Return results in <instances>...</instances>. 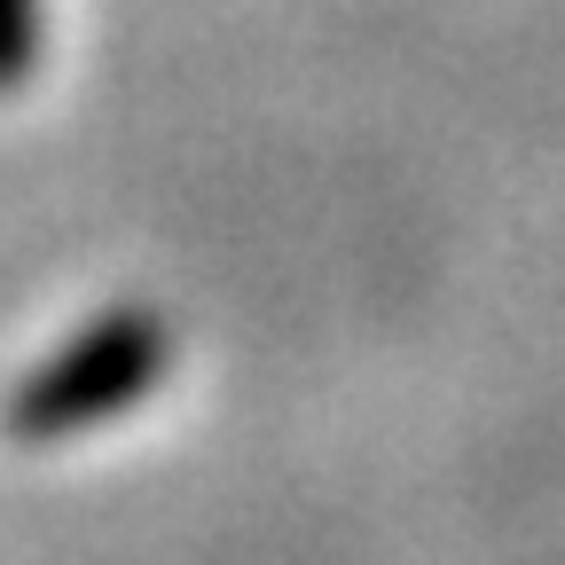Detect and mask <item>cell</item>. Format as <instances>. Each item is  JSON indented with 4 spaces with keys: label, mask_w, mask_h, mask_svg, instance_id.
I'll list each match as a JSON object with an SVG mask.
<instances>
[{
    "label": "cell",
    "mask_w": 565,
    "mask_h": 565,
    "mask_svg": "<svg viewBox=\"0 0 565 565\" xmlns=\"http://www.w3.org/2000/svg\"><path fill=\"white\" fill-rule=\"evenodd\" d=\"M32 63V0H0V87H17Z\"/></svg>",
    "instance_id": "7a4b0ae2"
},
{
    "label": "cell",
    "mask_w": 565,
    "mask_h": 565,
    "mask_svg": "<svg viewBox=\"0 0 565 565\" xmlns=\"http://www.w3.org/2000/svg\"><path fill=\"white\" fill-rule=\"evenodd\" d=\"M150 362H158V338L141 322H110V330H95L79 353H71V362H55L40 393H24L17 424H32V433H47V424H87V416L134 401L141 377H150Z\"/></svg>",
    "instance_id": "6da1fadb"
}]
</instances>
